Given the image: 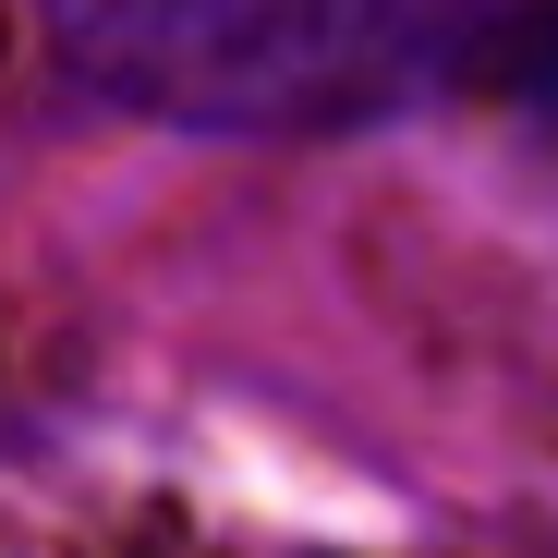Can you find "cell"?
<instances>
[{
	"label": "cell",
	"mask_w": 558,
	"mask_h": 558,
	"mask_svg": "<svg viewBox=\"0 0 558 558\" xmlns=\"http://www.w3.org/2000/svg\"><path fill=\"white\" fill-rule=\"evenodd\" d=\"M474 0H37L49 61L170 134H364L413 110Z\"/></svg>",
	"instance_id": "6da1fadb"
},
{
	"label": "cell",
	"mask_w": 558,
	"mask_h": 558,
	"mask_svg": "<svg viewBox=\"0 0 558 558\" xmlns=\"http://www.w3.org/2000/svg\"><path fill=\"white\" fill-rule=\"evenodd\" d=\"M449 73L474 85V98H498L546 158H558V0H474L461 13V49H449Z\"/></svg>",
	"instance_id": "7a4b0ae2"
}]
</instances>
